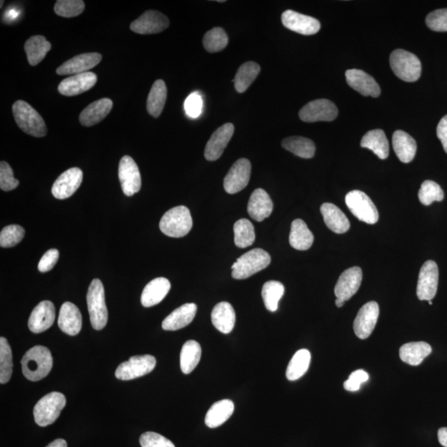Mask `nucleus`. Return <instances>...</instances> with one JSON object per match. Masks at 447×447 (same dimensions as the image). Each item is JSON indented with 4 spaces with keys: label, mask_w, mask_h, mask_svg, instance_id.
Listing matches in <instances>:
<instances>
[{
    "label": "nucleus",
    "mask_w": 447,
    "mask_h": 447,
    "mask_svg": "<svg viewBox=\"0 0 447 447\" xmlns=\"http://www.w3.org/2000/svg\"><path fill=\"white\" fill-rule=\"evenodd\" d=\"M23 374L30 381H39L49 375L53 361L50 350L37 346L27 350L22 359Z\"/></svg>",
    "instance_id": "1"
},
{
    "label": "nucleus",
    "mask_w": 447,
    "mask_h": 447,
    "mask_svg": "<svg viewBox=\"0 0 447 447\" xmlns=\"http://www.w3.org/2000/svg\"><path fill=\"white\" fill-rule=\"evenodd\" d=\"M12 109L16 123L25 133L36 138L46 136L47 128L45 121L29 103L16 101Z\"/></svg>",
    "instance_id": "2"
},
{
    "label": "nucleus",
    "mask_w": 447,
    "mask_h": 447,
    "mask_svg": "<svg viewBox=\"0 0 447 447\" xmlns=\"http://www.w3.org/2000/svg\"><path fill=\"white\" fill-rule=\"evenodd\" d=\"M193 218L189 208L184 206H176L163 215L159 228L171 238L186 237L193 228Z\"/></svg>",
    "instance_id": "3"
},
{
    "label": "nucleus",
    "mask_w": 447,
    "mask_h": 447,
    "mask_svg": "<svg viewBox=\"0 0 447 447\" xmlns=\"http://www.w3.org/2000/svg\"><path fill=\"white\" fill-rule=\"evenodd\" d=\"M86 299L93 328L97 330L105 328L108 322V310L106 304L105 289L99 279L95 278L91 282Z\"/></svg>",
    "instance_id": "4"
},
{
    "label": "nucleus",
    "mask_w": 447,
    "mask_h": 447,
    "mask_svg": "<svg viewBox=\"0 0 447 447\" xmlns=\"http://www.w3.org/2000/svg\"><path fill=\"white\" fill-rule=\"evenodd\" d=\"M271 257L269 253L262 249H254L241 255L234 263L232 277L235 279H246L261 272L270 265Z\"/></svg>",
    "instance_id": "5"
},
{
    "label": "nucleus",
    "mask_w": 447,
    "mask_h": 447,
    "mask_svg": "<svg viewBox=\"0 0 447 447\" xmlns=\"http://www.w3.org/2000/svg\"><path fill=\"white\" fill-rule=\"evenodd\" d=\"M389 62L394 74L402 81L414 82L420 78L422 65L416 55L402 49L394 50Z\"/></svg>",
    "instance_id": "6"
},
{
    "label": "nucleus",
    "mask_w": 447,
    "mask_h": 447,
    "mask_svg": "<svg viewBox=\"0 0 447 447\" xmlns=\"http://www.w3.org/2000/svg\"><path fill=\"white\" fill-rule=\"evenodd\" d=\"M67 404L66 397L61 393L47 394L37 402L34 409L36 423L40 426L53 424Z\"/></svg>",
    "instance_id": "7"
},
{
    "label": "nucleus",
    "mask_w": 447,
    "mask_h": 447,
    "mask_svg": "<svg viewBox=\"0 0 447 447\" xmlns=\"http://www.w3.org/2000/svg\"><path fill=\"white\" fill-rule=\"evenodd\" d=\"M346 204L350 213L361 221L374 225L378 221V213L372 200L361 191H350L346 197Z\"/></svg>",
    "instance_id": "8"
},
{
    "label": "nucleus",
    "mask_w": 447,
    "mask_h": 447,
    "mask_svg": "<svg viewBox=\"0 0 447 447\" xmlns=\"http://www.w3.org/2000/svg\"><path fill=\"white\" fill-rule=\"evenodd\" d=\"M157 361L152 355L133 357L118 366L115 371V376L121 380H132L151 373L154 370Z\"/></svg>",
    "instance_id": "9"
},
{
    "label": "nucleus",
    "mask_w": 447,
    "mask_h": 447,
    "mask_svg": "<svg viewBox=\"0 0 447 447\" xmlns=\"http://www.w3.org/2000/svg\"><path fill=\"white\" fill-rule=\"evenodd\" d=\"M337 107L326 99H319L307 103L299 112V117L306 123L333 121L337 119Z\"/></svg>",
    "instance_id": "10"
},
{
    "label": "nucleus",
    "mask_w": 447,
    "mask_h": 447,
    "mask_svg": "<svg viewBox=\"0 0 447 447\" xmlns=\"http://www.w3.org/2000/svg\"><path fill=\"white\" fill-rule=\"evenodd\" d=\"M119 179L127 197L136 194L141 189L142 179L137 163L130 156H123L119 165Z\"/></svg>",
    "instance_id": "11"
},
{
    "label": "nucleus",
    "mask_w": 447,
    "mask_h": 447,
    "mask_svg": "<svg viewBox=\"0 0 447 447\" xmlns=\"http://www.w3.org/2000/svg\"><path fill=\"white\" fill-rule=\"evenodd\" d=\"M439 271L437 263L428 261L424 263L419 273L417 296L421 301H432L436 296L438 287Z\"/></svg>",
    "instance_id": "12"
},
{
    "label": "nucleus",
    "mask_w": 447,
    "mask_h": 447,
    "mask_svg": "<svg viewBox=\"0 0 447 447\" xmlns=\"http://www.w3.org/2000/svg\"><path fill=\"white\" fill-rule=\"evenodd\" d=\"M250 174L251 163L248 159H239L226 176L224 189L229 194L239 193L249 184Z\"/></svg>",
    "instance_id": "13"
},
{
    "label": "nucleus",
    "mask_w": 447,
    "mask_h": 447,
    "mask_svg": "<svg viewBox=\"0 0 447 447\" xmlns=\"http://www.w3.org/2000/svg\"><path fill=\"white\" fill-rule=\"evenodd\" d=\"M167 16L155 10H147L131 23L130 29L138 34H154L165 31L169 27Z\"/></svg>",
    "instance_id": "14"
},
{
    "label": "nucleus",
    "mask_w": 447,
    "mask_h": 447,
    "mask_svg": "<svg viewBox=\"0 0 447 447\" xmlns=\"http://www.w3.org/2000/svg\"><path fill=\"white\" fill-rule=\"evenodd\" d=\"M379 316V306L376 302H369L363 306L354 322V331L357 337L365 340L370 337Z\"/></svg>",
    "instance_id": "15"
},
{
    "label": "nucleus",
    "mask_w": 447,
    "mask_h": 447,
    "mask_svg": "<svg viewBox=\"0 0 447 447\" xmlns=\"http://www.w3.org/2000/svg\"><path fill=\"white\" fill-rule=\"evenodd\" d=\"M82 181L83 171L78 167H73L64 171L55 181L51 193L59 200L69 198L81 186Z\"/></svg>",
    "instance_id": "16"
},
{
    "label": "nucleus",
    "mask_w": 447,
    "mask_h": 447,
    "mask_svg": "<svg viewBox=\"0 0 447 447\" xmlns=\"http://www.w3.org/2000/svg\"><path fill=\"white\" fill-rule=\"evenodd\" d=\"M363 279L360 267H352L343 272L335 287V295L342 301H348L358 292Z\"/></svg>",
    "instance_id": "17"
},
{
    "label": "nucleus",
    "mask_w": 447,
    "mask_h": 447,
    "mask_svg": "<svg viewBox=\"0 0 447 447\" xmlns=\"http://www.w3.org/2000/svg\"><path fill=\"white\" fill-rule=\"evenodd\" d=\"M282 22L287 29L302 35L316 34L321 29V23L317 19L293 10H286L282 14Z\"/></svg>",
    "instance_id": "18"
},
{
    "label": "nucleus",
    "mask_w": 447,
    "mask_h": 447,
    "mask_svg": "<svg viewBox=\"0 0 447 447\" xmlns=\"http://www.w3.org/2000/svg\"><path fill=\"white\" fill-rule=\"evenodd\" d=\"M234 132V126L231 123H226L214 132L206 146L205 158L207 161H217L221 157L233 136Z\"/></svg>",
    "instance_id": "19"
},
{
    "label": "nucleus",
    "mask_w": 447,
    "mask_h": 447,
    "mask_svg": "<svg viewBox=\"0 0 447 447\" xmlns=\"http://www.w3.org/2000/svg\"><path fill=\"white\" fill-rule=\"evenodd\" d=\"M102 56L98 53H84L71 58L60 66L57 73L60 75H75L88 73L101 62Z\"/></svg>",
    "instance_id": "20"
},
{
    "label": "nucleus",
    "mask_w": 447,
    "mask_h": 447,
    "mask_svg": "<svg viewBox=\"0 0 447 447\" xmlns=\"http://www.w3.org/2000/svg\"><path fill=\"white\" fill-rule=\"evenodd\" d=\"M97 82V75L91 71L71 75L59 84L58 91L65 97H75L93 88Z\"/></svg>",
    "instance_id": "21"
},
{
    "label": "nucleus",
    "mask_w": 447,
    "mask_h": 447,
    "mask_svg": "<svg viewBox=\"0 0 447 447\" xmlns=\"http://www.w3.org/2000/svg\"><path fill=\"white\" fill-rule=\"evenodd\" d=\"M346 78L348 85L364 97L376 98L381 93L380 87L377 82L364 71L358 69L346 71Z\"/></svg>",
    "instance_id": "22"
},
{
    "label": "nucleus",
    "mask_w": 447,
    "mask_h": 447,
    "mask_svg": "<svg viewBox=\"0 0 447 447\" xmlns=\"http://www.w3.org/2000/svg\"><path fill=\"white\" fill-rule=\"evenodd\" d=\"M56 310L53 303L43 301L35 307L30 315L29 328L34 333H42L53 325Z\"/></svg>",
    "instance_id": "23"
},
{
    "label": "nucleus",
    "mask_w": 447,
    "mask_h": 447,
    "mask_svg": "<svg viewBox=\"0 0 447 447\" xmlns=\"http://www.w3.org/2000/svg\"><path fill=\"white\" fill-rule=\"evenodd\" d=\"M59 328L64 333L77 335L82 327V317L78 307L70 302L63 303L58 317Z\"/></svg>",
    "instance_id": "24"
},
{
    "label": "nucleus",
    "mask_w": 447,
    "mask_h": 447,
    "mask_svg": "<svg viewBox=\"0 0 447 447\" xmlns=\"http://www.w3.org/2000/svg\"><path fill=\"white\" fill-rule=\"evenodd\" d=\"M197 306L195 303H186L178 307L167 316L162 323L165 330H178L191 324L197 314Z\"/></svg>",
    "instance_id": "25"
},
{
    "label": "nucleus",
    "mask_w": 447,
    "mask_h": 447,
    "mask_svg": "<svg viewBox=\"0 0 447 447\" xmlns=\"http://www.w3.org/2000/svg\"><path fill=\"white\" fill-rule=\"evenodd\" d=\"M274 209L272 200L265 190L261 189L254 191L248 203V213L254 221L262 222L270 217Z\"/></svg>",
    "instance_id": "26"
},
{
    "label": "nucleus",
    "mask_w": 447,
    "mask_h": 447,
    "mask_svg": "<svg viewBox=\"0 0 447 447\" xmlns=\"http://www.w3.org/2000/svg\"><path fill=\"white\" fill-rule=\"evenodd\" d=\"M113 108V101L109 98H103L91 103L80 114V122L83 126L90 127L97 125L106 119Z\"/></svg>",
    "instance_id": "27"
},
{
    "label": "nucleus",
    "mask_w": 447,
    "mask_h": 447,
    "mask_svg": "<svg viewBox=\"0 0 447 447\" xmlns=\"http://www.w3.org/2000/svg\"><path fill=\"white\" fill-rule=\"evenodd\" d=\"M171 289V283L165 278H157L145 287L141 296L143 306L151 307L158 305L165 298Z\"/></svg>",
    "instance_id": "28"
},
{
    "label": "nucleus",
    "mask_w": 447,
    "mask_h": 447,
    "mask_svg": "<svg viewBox=\"0 0 447 447\" xmlns=\"http://www.w3.org/2000/svg\"><path fill=\"white\" fill-rule=\"evenodd\" d=\"M237 315L229 302H221L215 305L211 313V322L219 331L229 334L233 330Z\"/></svg>",
    "instance_id": "29"
},
{
    "label": "nucleus",
    "mask_w": 447,
    "mask_h": 447,
    "mask_svg": "<svg viewBox=\"0 0 447 447\" xmlns=\"http://www.w3.org/2000/svg\"><path fill=\"white\" fill-rule=\"evenodd\" d=\"M321 213L326 225L337 234H344L349 230L350 223L340 208L333 203H324L321 206Z\"/></svg>",
    "instance_id": "30"
},
{
    "label": "nucleus",
    "mask_w": 447,
    "mask_h": 447,
    "mask_svg": "<svg viewBox=\"0 0 447 447\" xmlns=\"http://www.w3.org/2000/svg\"><path fill=\"white\" fill-rule=\"evenodd\" d=\"M393 147L399 160L404 163L412 162L417 153L416 141L408 133L402 130L394 132Z\"/></svg>",
    "instance_id": "31"
},
{
    "label": "nucleus",
    "mask_w": 447,
    "mask_h": 447,
    "mask_svg": "<svg viewBox=\"0 0 447 447\" xmlns=\"http://www.w3.org/2000/svg\"><path fill=\"white\" fill-rule=\"evenodd\" d=\"M432 351V347L428 343L410 342L401 347L399 350V357L407 364L418 366L422 364Z\"/></svg>",
    "instance_id": "32"
},
{
    "label": "nucleus",
    "mask_w": 447,
    "mask_h": 447,
    "mask_svg": "<svg viewBox=\"0 0 447 447\" xmlns=\"http://www.w3.org/2000/svg\"><path fill=\"white\" fill-rule=\"evenodd\" d=\"M234 410V402L230 399L215 402L206 415V425L210 428H218L232 416Z\"/></svg>",
    "instance_id": "33"
},
{
    "label": "nucleus",
    "mask_w": 447,
    "mask_h": 447,
    "mask_svg": "<svg viewBox=\"0 0 447 447\" xmlns=\"http://www.w3.org/2000/svg\"><path fill=\"white\" fill-rule=\"evenodd\" d=\"M314 242L313 234L301 219H295L291 226L289 243L293 249L304 251L309 250Z\"/></svg>",
    "instance_id": "34"
},
{
    "label": "nucleus",
    "mask_w": 447,
    "mask_h": 447,
    "mask_svg": "<svg viewBox=\"0 0 447 447\" xmlns=\"http://www.w3.org/2000/svg\"><path fill=\"white\" fill-rule=\"evenodd\" d=\"M361 145L362 147L373 151L380 159H386L389 157V141L385 132L382 130L369 131L362 138Z\"/></svg>",
    "instance_id": "35"
},
{
    "label": "nucleus",
    "mask_w": 447,
    "mask_h": 447,
    "mask_svg": "<svg viewBox=\"0 0 447 447\" xmlns=\"http://www.w3.org/2000/svg\"><path fill=\"white\" fill-rule=\"evenodd\" d=\"M51 49V43L43 36L31 37L25 43V50L31 66H37Z\"/></svg>",
    "instance_id": "36"
},
{
    "label": "nucleus",
    "mask_w": 447,
    "mask_h": 447,
    "mask_svg": "<svg viewBox=\"0 0 447 447\" xmlns=\"http://www.w3.org/2000/svg\"><path fill=\"white\" fill-rule=\"evenodd\" d=\"M167 89L162 80H158L151 88L147 101V110L154 118L160 117L167 101Z\"/></svg>",
    "instance_id": "37"
},
{
    "label": "nucleus",
    "mask_w": 447,
    "mask_h": 447,
    "mask_svg": "<svg viewBox=\"0 0 447 447\" xmlns=\"http://www.w3.org/2000/svg\"><path fill=\"white\" fill-rule=\"evenodd\" d=\"M202 347L195 341H189L183 345L180 355V365L183 374H189L201 361Z\"/></svg>",
    "instance_id": "38"
},
{
    "label": "nucleus",
    "mask_w": 447,
    "mask_h": 447,
    "mask_svg": "<svg viewBox=\"0 0 447 447\" xmlns=\"http://www.w3.org/2000/svg\"><path fill=\"white\" fill-rule=\"evenodd\" d=\"M261 69L258 64L254 62H247L239 67L234 80V88L239 93H243L252 85L254 80L261 73Z\"/></svg>",
    "instance_id": "39"
},
{
    "label": "nucleus",
    "mask_w": 447,
    "mask_h": 447,
    "mask_svg": "<svg viewBox=\"0 0 447 447\" xmlns=\"http://www.w3.org/2000/svg\"><path fill=\"white\" fill-rule=\"evenodd\" d=\"M311 359L309 350L302 349L297 351L287 366V378L290 381H296L302 378L309 369Z\"/></svg>",
    "instance_id": "40"
},
{
    "label": "nucleus",
    "mask_w": 447,
    "mask_h": 447,
    "mask_svg": "<svg viewBox=\"0 0 447 447\" xmlns=\"http://www.w3.org/2000/svg\"><path fill=\"white\" fill-rule=\"evenodd\" d=\"M282 146L287 151L302 158H311L316 152L313 141L300 136H293L283 139Z\"/></svg>",
    "instance_id": "41"
},
{
    "label": "nucleus",
    "mask_w": 447,
    "mask_h": 447,
    "mask_svg": "<svg viewBox=\"0 0 447 447\" xmlns=\"http://www.w3.org/2000/svg\"><path fill=\"white\" fill-rule=\"evenodd\" d=\"M234 243L238 248L245 249L253 245L255 231L253 224L249 219H241L234 226Z\"/></svg>",
    "instance_id": "42"
},
{
    "label": "nucleus",
    "mask_w": 447,
    "mask_h": 447,
    "mask_svg": "<svg viewBox=\"0 0 447 447\" xmlns=\"http://www.w3.org/2000/svg\"><path fill=\"white\" fill-rule=\"evenodd\" d=\"M285 289L282 283L278 281H269L265 283L262 289V298L267 310L276 311L278 302L285 294Z\"/></svg>",
    "instance_id": "43"
},
{
    "label": "nucleus",
    "mask_w": 447,
    "mask_h": 447,
    "mask_svg": "<svg viewBox=\"0 0 447 447\" xmlns=\"http://www.w3.org/2000/svg\"><path fill=\"white\" fill-rule=\"evenodd\" d=\"M13 373V355L11 347L5 337L0 338V383L7 384Z\"/></svg>",
    "instance_id": "44"
},
{
    "label": "nucleus",
    "mask_w": 447,
    "mask_h": 447,
    "mask_svg": "<svg viewBox=\"0 0 447 447\" xmlns=\"http://www.w3.org/2000/svg\"><path fill=\"white\" fill-rule=\"evenodd\" d=\"M228 43V36L221 27H214L207 32L203 38V45L210 53H218L225 49Z\"/></svg>",
    "instance_id": "45"
},
{
    "label": "nucleus",
    "mask_w": 447,
    "mask_h": 447,
    "mask_svg": "<svg viewBox=\"0 0 447 447\" xmlns=\"http://www.w3.org/2000/svg\"><path fill=\"white\" fill-rule=\"evenodd\" d=\"M418 198L422 205L430 206L434 202H442L444 199V193L437 182L428 180L422 182Z\"/></svg>",
    "instance_id": "46"
},
{
    "label": "nucleus",
    "mask_w": 447,
    "mask_h": 447,
    "mask_svg": "<svg viewBox=\"0 0 447 447\" xmlns=\"http://www.w3.org/2000/svg\"><path fill=\"white\" fill-rule=\"evenodd\" d=\"M85 3L82 0H58L54 7L55 13L63 18H73L82 14Z\"/></svg>",
    "instance_id": "47"
},
{
    "label": "nucleus",
    "mask_w": 447,
    "mask_h": 447,
    "mask_svg": "<svg viewBox=\"0 0 447 447\" xmlns=\"http://www.w3.org/2000/svg\"><path fill=\"white\" fill-rule=\"evenodd\" d=\"M25 230L22 226L11 225L5 227L0 233V246L2 248H11L17 245L25 237Z\"/></svg>",
    "instance_id": "48"
},
{
    "label": "nucleus",
    "mask_w": 447,
    "mask_h": 447,
    "mask_svg": "<svg viewBox=\"0 0 447 447\" xmlns=\"http://www.w3.org/2000/svg\"><path fill=\"white\" fill-rule=\"evenodd\" d=\"M19 182L14 177L13 169L9 163L2 161L0 163V189L5 191L17 189Z\"/></svg>",
    "instance_id": "49"
},
{
    "label": "nucleus",
    "mask_w": 447,
    "mask_h": 447,
    "mask_svg": "<svg viewBox=\"0 0 447 447\" xmlns=\"http://www.w3.org/2000/svg\"><path fill=\"white\" fill-rule=\"evenodd\" d=\"M426 25L435 32H447V9L432 12L426 19Z\"/></svg>",
    "instance_id": "50"
},
{
    "label": "nucleus",
    "mask_w": 447,
    "mask_h": 447,
    "mask_svg": "<svg viewBox=\"0 0 447 447\" xmlns=\"http://www.w3.org/2000/svg\"><path fill=\"white\" fill-rule=\"evenodd\" d=\"M139 442L142 447H175L169 439L153 432L143 433L139 439Z\"/></svg>",
    "instance_id": "51"
},
{
    "label": "nucleus",
    "mask_w": 447,
    "mask_h": 447,
    "mask_svg": "<svg viewBox=\"0 0 447 447\" xmlns=\"http://www.w3.org/2000/svg\"><path fill=\"white\" fill-rule=\"evenodd\" d=\"M185 110L189 117L197 118L202 113L203 101L198 93H191L185 101Z\"/></svg>",
    "instance_id": "52"
},
{
    "label": "nucleus",
    "mask_w": 447,
    "mask_h": 447,
    "mask_svg": "<svg viewBox=\"0 0 447 447\" xmlns=\"http://www.w3.org/2000/svg\"><path fill=\"white\" fill-rule=\"evenodd\" d=\"M369 378V374L365 370H355L344 383V388L350 392H355L360 389L361 385L368 381Z\"/></svg>",
    "instance_id": "53"
},
{
    "label": "nucleus",
    "mask_w": 447,
    "mask_h": 447,
    "mask_svg": "<svg viewBox=\"0 0 447 447\" xmlns=\"http://www.w3.org/2000/svg\"><path fill=\"white\" fill-rule=\"evenodd\" d=\"M59 258L58 250L51 249L47 251L38 263V270L41 273L49 272L57 265Z\"/></svg>",
    "instance_id": "54"
},
{
    "label": "nucleus",
    "mask_w": 447,
    "mask_h": 447,
    "mask_svg": "<svg viewBox=\"0 0 447 447\" xmlns=\"http://www.w3.org/2000/svg\"><path fill=\"white\" fill-rule=\"evenodd\" d=\"M437 134L442 142L443 149L447 154V114L439 122L437 128Z\"/></svg>",
    "instance_id": "55"
},
{
    "label": "nucleus",
    "mask_w": 447,
    "mask_h": 447,
    "mask_svg": "<svg viewBox=\"0 0 447 447\" xmlns=\"http://www.w3.org/2000/svg\"><path fill=\"white\" fill-rule=\"evenodd\" d=\"M438 440L442 446L447 447V428H442L439 429Z\"/></svg>",
    "instance_id": "56"
},
{
    "label": "nucleus",
    "mask_w": 447,
    "mask_h": 447,
    "mask_svg": "<svg viewBox=\"0 0 447 447\" xmlns=\"http://www.w3.org/2000/svg\"><path fill=\"white\" fill-rule=\"evenodd\" d=\"M47 447H67V443L63 439H57V440L51 442Z\"/></svg>",
    "instance_id": "57"
},
{
    "label": "nucleus",
    "mask_w": 447,
    "mask_h": 447,
    "mask_svg": "<svg viewBox=\"0 0 447 447\" xmlns=\"http://www.w3.org/2000/svg\"><path fill=\"white\" fill-rule=\"evenodd\" d=\"M345 301H342L341 299L337 298V300H335V305H337V307H342L345 305Z\"/></svg>",
    "instance_id": "58"
},
{
    "label": "nucleus",
    "mask_w": 447,
    "mask_h": 447,
    "mask_svg": "<svg viewBox=\"0 0 447 447\" xmlns=\"http://www.w3.org/2000/svg\"><path fill=\"white\" fill-rule=\"evenodd\" d=\"M429 304H430V305H433V302H432V301H429Z\"/></svg>",
    "instance_id": "59"
}]
</instances>
